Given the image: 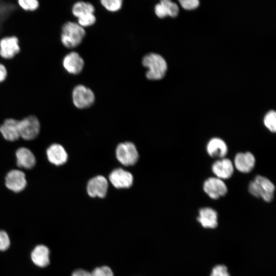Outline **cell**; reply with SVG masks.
<instances>
[{"label":"cell","mask_w":276,"mask_h":276,"mask_svg":"<svg viewBox=\"0 0 276 276\" xmlns=\"http://www.w3.org/2000/svg\"><path fill=\"white\" fill-rule=\"evenodd\" d=\"M85 33L84 29L77 22L68 20L64 22L60 28V41L64 48L73 49L80 45Z\"/></svg>","instance_id":"1"},{"label":"cell","mask_w":276,"mask_h":276,"mask_svg":"<svg viewBox=\"0 0 276 276\" xmlns=\"http://www.w3.org/2000/svg\"><path fill=\"white\" fill-rule=\"evenodd\" d=\"M143 65L147 68L146 78L150 80L163 79L167 70L165 59L159 54L150 53L145 55L142 60Z\"/></svg>","instance_id":"2"},{"label":"cell","mask_w":276,"mask_h":276,"mask_svg":"<svg viewBox=\"0 0 276 276\" xmlns=\"http://www.w3.org/2000/svg\"><path fill=\"white\" fill-rule=\"evenodd\" d=\"M275 187L267 178L257 175L248 185L249 193L255 197L261 198L266 202H270L273 198Z\"/></svg>","instance_id":"3"},{"label":"cell","mask_w":276,"mask_h":276,"mask_svg":"<svg viewBox=\"0 0 276 276\" xmlns=\"http://www.w3.org/2000/svg\"><path fill=\"white\" fill-rule=\"evenodd\" d=\"M72 99L75 107L79 109L86 108L95 102V96L93 90L82 84L76 85L72 91Z\"/></svg>","instance_id":"4"},{"label":"cell","mask_w":276,"mask_h":276,"mask_svg":"<svg viewBox=\"0 0 276 276\" xmlns=\"http://www.w3.org/2000/svg\"><path fill=\"white\" fill-rule=\"evenodd\" d=\"M117 159L124 166L134 165L139 158V154L135 146L131 142L120 144L116 149Z\"/></svg>","instance_id":"5"},{"label":"cell","mask_w":276,"mask_h":276,"mask_svg":"<svg viewBox=\"0 0 276 276\" xmlns=\"http://www.w3.org/2000/svg\"><path fill=\"white\" fill-rule=\"evenodd\" d=\"M20 52L19 40L15 35L5 36L0 38V58L11 60Z\"/></svg>","instance_id":"6"},{"label":"cell","mask_w":276,"mask_h":276,"mask_svg":"<svg viewBox=\"0 0 276 276\" xmlns=\"http://www.w3.org/2000/svg\"><path fill=\"white\" fill-rule=\"evenodd\" d=\"M40 123L34 115H29L19 121L20 137L29 141L35 139L40 131Z\"/></svg>","instance_id":"7"},{"label":"cell","mask_w":276,"mask_h":276,"mask_svg":"<svg viewBox=\"0 0 276 276\" xmlns=\"http://www.w3.org/2000/svg\"><path fill=\"white\" fill-rule=\"evenodd\" d=\"M61 65L68 74L76 75L82 71L84 61L78 52L71 51L63 56L61 60Z\"/></svg>","instance_id":"8"},{"label":"cell","mask_w":276,"mask_h":276,"mask_svg":"<svg viewBox=\"0 0 276 276\" xmlns=\"http://www.w3.org/2000/svg\"><path fill=\"white\" fill-rule=\"evenodd\" d=\"M203 189L205 193L212 199H217L224 196L227 188L223 181L217 177H210L203 183Z\"/></svg>","instance_id":"9"},{"label":"cell","mask_w":276,"mask_h":276,"mask_svg":"<svg viewBox=\"0 0 276 276\" xmlns=\"http://www.w3.org/2000/svg\"><path fill=\"white\" fill-rule=\"evenodd\" d=\"M25 173L18 170L10 171L5 177V185L10 190L18 193L24 190L27 186Z\"/></svg>","instance_id":"10"},{"label":"cell","mask_w":276,"mask_h":276,"mask_svg":"<svg viewBox=\"0 0 276 276\" xmlns=\"http://www.w3.org/2000/svg\"><path fill=\"white\" fill-rule=\"evenodd\" d=\"M108 183L104 176L98 175L90 179L87 185L88 194L92 197L104 198L107 192Z\"/></svg>","instance_id":"11"},{"label":"cell","mask_w":276,"mask_h":276,"mask_svg":"<svg viewBox=\"0 0 276 276\" xmlns=\"http://www.w3.org/2000/svg\"><path fill=\"white\" fill-rule=\"evenodd\" d=\"M109 179L111 183L118 189L129 188L133 181L132 174L121 168L112 171L109 176Z\"/></svg>","instance_id":"12"},{"label":"cell","mask_w":276,"mask_h":276,"mask_svg":"<svg viewBox=\"0 0 276 276\" xmlns=\"http://www.w3.org/2000/svg\"><path fill=\"white\" fill-rule=\"evenodd\" d=\"M0 132L7 141L17 140L20 137L19 121L13 118L5 119L0 126Z\"/></svg>","instance_id":"13"},{"label":"cell","mask_w":276,"mask_h":276,"mask_svg":"<svg viewBox=\"0 0 276 276\" xmlns=\"http://www.w3.org/2000/svg\"><path fill=\"white\" fill-rule=\"evenodd\" d=\"M46 153L48 160L56 166L63 165L68 159L66 150L62 146L58 144L50 145L48 148Z\"/></svg>","instance_id":"14"},{"label":"cell","mask_w":276,"mask_h":276,"mask_svg":"<svg viewBox=\"0 0 276 276\" xmlns=\"http://www.w3.org/2000/svg\"><path fill=\"white\" fill-rule=\"evenodd\" d=\"M197 220L204 228H215L218 225V214L211 208H202L199 210Z\"/></svg>","instance_id":"15"},{"label":"cell","mask_w":276,"mask_h":276,"mask_svg":"<svg viewBox=\"0 0 276 276\" xmlns=\"http://www.w3.org/2000/svg\"><path fill=\"white\" fill-rule=\"evenodd\" d=\"M255 163V157L250 152L238 153L234 159L236 168L242 173H247L250 172L254 168Z\"/></svg>","instance_id":"16"},{"label":"cell","mask_w":276,"mask_h":276,"mask_svg":"<svg viewBox=\"0 0 276 276\" xmlns=\"http://www.w3.org/2000/svg\"><path fill=\"white\" fill-rule=\"evenodd\" d=\"M212 170L217 178L227 179L233 175L234 166L229 159L223 158L214 163Z\"/></svg>","instance_id":"17"},{"label":"cell","mask_w":276,"mask_h":276,"mask_svg":"<svg viewBox=\"0 0 276 276\" xmlns=\"http://www.w3.org/2000/svg\"><path fill=\"white\" fill-rule=\"evenodd\" d=\"M16 164L18 167L31 169L36 164V158L32 152L26 147L18 148L15 153Z\"/></svg>","instance_id":"18"},{"label":"cell","mask_w":276,"mask_h":276,"mask_svg":"<svg viewBox=\"0 0 276 276\" xmlns=\"http://www.w3.org/2000/svg\"><path fill=\"white\" fill-rule=\"evenodd\" d=\"M208 154L214 158H223L227 152V146L225 142L219 137L211 139L206 145Z\"/></svg>","instance_id":"19"},{"label":"cell","mask_w":276,"mask_h":276,"mask_svg":"<svg viewBox=\"0 0 276 276\" xmlns=\"http://www.w3.org/2000/svg\"><path fill=\"white\" fill-rule=\"evenodd\" d=\"M49 254V249L46 246L38 245L32 251L31 259L36 266L44 267L50 263Z\"/></svg>","instance_id":"20"},{"label":"cell","mask_w":276,"mask_h":276,"mask_svg":"<svg viewBox=\"0 0 276 276\" xmlns=\"http://www.w3.org/2000/svg\"><path fill=\"white\" fill-rule=\"evenodd\" d=\"M95 11V7L92 4L83 1L75 3L71 9L73 15L77 18L87 14L94 13Z\"/></svg>","instance_id":"21"},{"label":"cell","mask_w":276,"mask_h":276,"mask_svg":"<svg viewBox=\"0 0 276 276\" xmlns=\"http://www.w3.org/2000/svg\"><path fill=\"white\" fill-rule=\"evenodd\" d=\"M16 4L20 9L26 12H34L39 7L38 0H17Z\"/></svg>","instance_id":"22"},{"label":"cell","mask_w":276,"mask_h":276,"mask_svg":"<svg viewBox=\"0 0 276 276\" xmlns=\"http://www.w3.org/2000/svg\"><path fill=\"white\" fill-rule=\"evenodd\" d=\"M264 124L265 127L271 132L276 131V113L274 110L269 111L264 116Z\"/></svg>","instance_id":"23"},{"label":"cell","mask_w":276,"mask_h":276,"mask_svg":"<svg viewBox=\"0 0 276 276\" xmlns=\"http://www.w3.org/2000/svg\"><path fill=\"white\" fill-rule=\"evenodd\" d=\"M160 3L163 5L167 16L176 17L179 12L177 4L170 0H162Z\"/></svg>","instance_id":"24"},{"label":"cell","mask_w":276,"mask_h":276,"mask_svg":"<svg viewBox=\"0 0 276 276\" xmlns=\"http://www.w3.org/2000/svg\"><path fill=\"white\" fill-rule=\"evenodd\" d=\"M100 2L104 8L112 12L120 10L123 4L121 0H102Z\"/></svg>","instance_id":"25"},{"label":"cell","mask_w":276,"mask_h":276,"mask_svg":"<svg viewBox=\"0 0 276 276\" xmlns=\"http://www.w3.org/2000/svg\"><path fill=\"white\" fill-rule=\"evenodd\" d=\"M96 21L94 13L87 14L77 18V23L83 28L91 26Z\"/></svg>","instance_id":"26"},{"label":"cell","mask_w":276,"mask_h":276,"mask_svg":"<svg viewBox=\"0 0 276 276\" xmlns=\"http://www.w3.org/2000/svg\"><path fill=\"white\" fill-rule=\"evenodd\" d=\"M91 276H113V273L107 266L98 267L90 272Z\"/></svg>","instance_id":"27"},{"label":"cell","mask_w":276,"mask_h":276,"mask_svg":"<svg viewBox=\"0 0 276 276\" xmlns=\"http://www.w3.org/2000/svg\"><path fill=\"white\" fill-rule=\"evenodd\" d=\"M210 276H231L227 267L222 264L215 266L212 270Z\"/></svg>","instance_id":"28"},{"label":"cell","mask_w":276,"mask_h":276,"mask_svg":"<svg viewBox=\"0 0 276 276\" xmlns=\"http://www.w3.org/2000/svg\"><path fill=\"white\" fill-rule=\"evenodd\" d=\"M10 241L7 233L3 231H0V251H4L8 248Z\"/></svg>","instance_id":"29"},{"label":"cell","mask_w":276,"mask_h":276,"mask_svg":"<svg viewBox=\"0 0 276 276\" xmlns=\"http://www.w3.org/2000/svg\"><path fill=\"white\" fill-rule=\"evenodd\" d=\"M179 3L185 9L192 10L196 8L199 4L197 0H180Z\"/></svg>","instance_id":"30"},{"label":"cell","mask_w":276,"mask_h":276,"mask_svg":"<svg viewBox=\"0 0 276 276\" xmlns=\"http://www.w3.org/2000/svg\"><path fill=\"white\" fill-rule=\"evenodd\" d=\"M154 12L156 15L160 18H163L167 16L163 5L160 3L157 4L155 6Z\"/></svg>","instance_id":"31"},{"label":"cell","mask_w":276,"mask_h":276,"mask_svg":"<svg viewBox=\"0 0 276 276\" xmlns=\"http://www.w3.org/2000/svg\"><path fill=\"white\" fill-rule=\"evenodd\" d=\"M8 76V71L5 65L0 62V83L5 81Z\"/></svg>","instance_id":"32"},{"label":"cell","mask_w":276,"mask_h":276,"mask_svg":"<svg viewBox=\"0 0 276 276\" xmlns=\"http://www.w3.org/2000/svg\"><path fill=\"white\" fill-rule=\"evenodd\" d=\"M72 276H91V275L90 272L86 270L78 269L72 273Z\"/></svg>","instance_id":"33"}]
</instances>
